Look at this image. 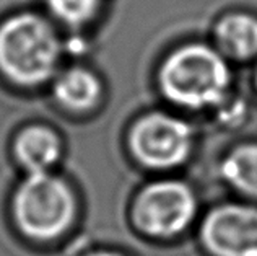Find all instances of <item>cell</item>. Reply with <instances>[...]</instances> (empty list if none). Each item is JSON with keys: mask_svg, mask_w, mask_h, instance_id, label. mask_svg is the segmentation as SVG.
I'll list each match as a JSON object with an SVG mask.
<instances>
[{"mask_svg": "<svg viewBox=\"0 0 257 256\" xmlns=\"http://www.w3.org/2000/svg\"><path fill=\"white\" fill-rule=\"evenodd\" d=\"M13 217L26 237L54 240L72 225L75 196L64 180L47 173H31L13 194Z\"/></svg>", "mask_w": 257, "mask_h": 256, "instance_id": "3", "label": "cell"}, {"mask_svg": "<svg viewBox=\"0 0 257 256\" xmlns=\"http://www.w3.org/2000/svg\"><path fill=\"white\" fill-rule=\"evenodd\" d=\"M15 157L26 172L47 173L59 161L62 147L56 132L44 126H30L18 134Z\"/></svg>", "mask_w": 257, "mask_h": 256, "instance_id": "7", "label": "cell"}, {"mask_svg": "<svg viewBox=\"0 0 257 256\" xmlns=\"http://www.w3.org/2000/svg\"><path fill=\"white\" fill-rule=\"evenodd\" d=\"M221 175L238 191L257 198V144H246L229 152L221 163Z\"/></svg>", "mask_w": 257, "mask_h": 256, "instance_id": "10", "label": "cell"}, {"mask_svg": "<svg viewBox=\"0 0 257 256\" xmlns=\"http://www.w3.org/2000/svg\"><path fill=\"white\" fill-rule=\"evenodd\" d=\"M200 238L213 256H257V207L223 204L212 209Z\"/></svg>", "mask_w": 257, "mask_h": 256, "instance_id": "6", "label": "cell"}, {"mask_svg": "<svg viewBox=\"0 0 257 256\" xmlns=\"http://www.w3.org/2000/svg\"><path fill=\"white\" fill-rule=\"evenodd\" d=\"M255 83H257V70H255Z\"/></svg>", "mask_w": 257, "mask_h": 256, "instance_id": "13", "label": "cell"}, {"mask_svg": "<svg viewBox=\"0 0 257 256\" xmlns=\"http://www.w3.org/2000/svg\"><path fill=\"white\" fill-rule=\"evenodd\" d=\"M86 256H122L119 253H111V251H94V253H90Z\"/></svg>", "mask_w": 257, "mask_h": 256, "instance_id": "12", "label": "cell"}, {"mask_svg": "<svg viewBox=\"0 0 257 256\" xmlns=\"http://www.w3.org/2000/svg\"><path fill=\"white\" fill-rule=\"evenodd\" d=\"M54 97L67 110L83 113L99 102L101 83L90 70L75 67L57 77L54 83Z\"/></svg>", "mask_w": 257, "mask_h": 256, "instance_id": "9", "label": "cell"}, {"mask_svg": "<svg viewBox=\"0 0 257 256\" xmlns=\"http://www.w3.org/2000/svg\"><path fill=\"white\" fill-rule=\"evenodd\" d=\"M197 212L194 191L182 181L163 180L147 185L135 198L132 217L142 233L155 238L179 235Z\"/></svg>", "mask_w": 257, "mask_h": 256, "instance_id": "4", "label": "cell"}, {"mask_svg": "<svg viewBox=\"0 0 257 256\" xmlns=\"http://www.w3.org/2000/svg\"><path fill=\"white\" fill-rule=\"evenodd\" d=\"M215 38L228 57L252 59L257 56V18L244 13H231L218 22Z\"/></svg>", "mask_w": 257, "mask_h": 256, "instance_id": "8", "label": "cell"}, {"mask_svg": "<svg viewBox=\"0 0 257 256\" xmlns=\"http://www.w3.org/2000/svg\"><path fill=\"white\" fill-rule=\"evenodd\" d=\"M60 51L56 30L41 17L22 13L0 23V72L13 83L47 82L57 70Z\"/></svg>", "mask_w": 257, "mask_h": 256, "instance_id": "1", "label": "cell"}, {"mask_svg": "<svg viewBox=\"0 0 257 256\" xmlns=\"http://www.w3.org/2000/svg\"><path fill=\"white\" fill-rule=\"evenodd\" d=\"M128 145L142 165L148 168H173L191 153L192 132L182 119L171 114L153 113L140 118L131 129Z\"/></svg>", "mask_w": 257, "mask_h": 256, "instance_id": "5", "label": "cell"}, {"mask_svg": "<svg viewBox=\"0 0 257 256\" xmlns=\"http://www.w3.org/2000/svg\"><path fill=\"white\" fill-rule=\"evenodd\" d=\"M229 80L225 57L204 44L182 46L170 54L160 69L161 93L171 103L191 110L223 102Z\"/></svg>", "mask_w": 257, "mask_h": 256, "instance_id": "2", "label": "cell"}, {"mask_svg": "<svg viewBox=\"0 0 257 256\" xmlns=\"http://www.w3.org/2000/svg\"><path fill=\"white\" fill-rule=\"evenodd\" d=\"M54 17L67 25H83L98 12L99 0H47Z\"/></svg>", "mask_w": 257, "mask_h": 256, "instance_id": "11", "label": "cell"}]
</instances>
